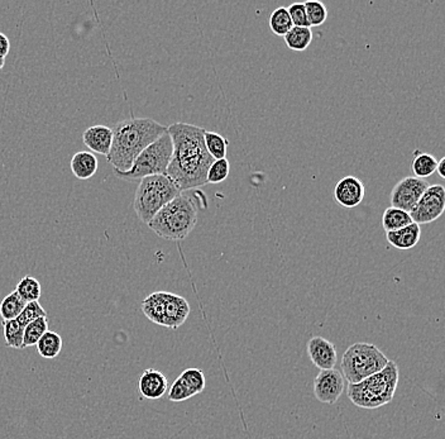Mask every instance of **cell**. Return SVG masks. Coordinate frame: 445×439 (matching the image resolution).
<instances>
[{"mask_svg": "<svg viewBox=\"0 0 445 439\" xmlns=\"http://www.w3.org/2000/svg\"><path fill=\"white\" fill-rule=\"evenodd\" d=\"M201 127L189 123H174L167 127L172 141V157L166 175L181 193L206 185V175L214 159L209 154Z\"/></svg>", "mask_w": 445, "mask_h": 439, "instance_id": "6da1fadb", "label": "cell"}, {"mask_svg": "<svg viewBox=\"0 0 445 439\" xmlns=\"http://www.w3.org/2000/svg\"><path fill=\"white\" fill-rule=\"evenodd\" d=\"M113 142L107 159L114 171H128L137 156L167 132V127L152 118H130L112 128Z\"/></svg>", "mask_w": 445, "mask_h": 439, "instance_id": "7a4b0ae2", "label": "cell"}, {"mask_svg": "<svg viewBox=\"0 0 445 439\" xmlns=\"http://www.w3.org/2000/svg\"><path fill=\"white\" fill-rule=\"evenodd\" d=\"M197 223V201L192 195L181 193L158 211L147 226L161 238L182 240L192 233Z\"/></svg>", "mask_w": 445, "mask_h": 439, "instance_id": "3957f363", "label": "cell"}, {"mask_svg": "<svg viewBox=\"0 0 445 439\" xmlns=\"http://www.w3.org/2000/svg\"><path fill=\"white\" fill-rule=\"evenodd\" d=\"M399 379V366L394 361H389L386 367L377 374L367 377L358 384H350L347 393L355 406L363 409H377L394 400Z\"/></svg>", "mask_w": 445, "mask_h": 439, "instance_id": "277c9868", "label": "cell"}, {"mask_svg": "<svg viewBox=\"0 0 445 439\" xmlns=\"http://www.w3.org/2000/svg\"><path fill=\"white\" fill-rule=\"evenodd\" d=\"M180 194V190L167 175L143 177L135 191L133 206L142 222L148 224L158 211Z\"/></svg>", "mask_w": 445, "mask_h": 439, "instance_id": "5b68a950", "label": "cell"}, {"mask_svg": "<svg viewBox=\"0 0 445 439\" xmlns=\"http://www.w3.org/2000/svg\"><path fill=\"white\" fill-rule=\"evenodd\" d=\"M147 319L169 329H179L190 315V304L184 297L169 291H156L142 302Z\"/></svg>", "mask_w": 445, "mask_h": 439, "instance_id": "8992f818", "label": "cell"}, {"mask_svg": "<svg viewBox=\"0 0 445 439\" xmlns=\"http://www.w3.org/2000/svg\"><path fill=\"white\" fill-rule=\"evenodd\" d=\"M389 359L371 343H355L342 357V375L350 384H358L383 370Z\"/></svg>", "mask_w": 445, "mask_h": 439, "instance_id": "52a82bcc", "label": "cell"}, {"mask_svg": "<svg viewBox=\"0 0 445 439\" xmlns=\"http://www.w3.org/2000/svg\"><path fill=\"white\" fill-rule=\"evenodd\" d=\"M172 141L169 133L166 132L157 141L150 144L137 156L133 165L128 171L115 172V176L133 181L142 180L143 177L155 176V175H166L169 161L172 157Z\"/></svg>", "mask_w": 445, "mask_h": 439, "instance_id": "ba28073f", "label": "cell"}, {"mask_svg": "<svg viewBox=\"0 0 445 439\" xmlns=\"http://www.w3.org/2000/svg\"><path fill=\"white\" fill-rule=\"evenodd\" d=\"M445 211V188L440 184L429 185L425 193L410 213L412 222L429 224L443 216Z\"/></svg>", "mask_w": 445, "mask_h": 439, "instance_id": "9c48e42d", "label": "cell"}, {"mask_svg": "<svg viewBox=\"0 0 445 439\" xmlns=\"http://www.w3.org/2000/svg\"><path fill=\"white\" fill-rule=\"evenodd\" d=\"M429 188V183L415 176L405 177L394 185L391 193V204L394 208L412 213L422 195Z\"/></svg>", "mask_w": 445, "mask_h": 439, "instance_id": "30bf717a", "label": "cell"}, {"mask_svg": "<svg viewBox=\"0 0 445 439\" xmlns=\"http://www.w3.org/2000/svg\"><path fill=\"white\" fill-rule=\"evenodd\" d=\"M343 390L344 377L337 369L321 370L314 381V395L323 404H335Z\"/></svg>", "mask_w": 445, "mask_h": 439, "instance_id": "8fae6325", "label": "cell"}, {"mask_svg": "<svg viewBox=\"0 0 445 439\" xmlns=\"http://www.w3.org/2000/svg\"><path fill=\"white\" fill-rule=\"evenodd\" d=\"M366 195L365 184L355 176H345L334 188V199L343 208L360 206Z\"/></svg>", "mask_w": 445, "mask_h": 439, "instance_id": "7c38bea8", "label": "cell"}, {"mask_svg": "<svg viewBox=\"0 0 445 439\" xmlns=\"http://www.w3.org/2000/svg\"><path fill=\"white\" fill-rule=\"evenodd\" d=\"M308 354L319 370H332L337 365V347L324 337H313L308 343Z\"/></svg>", "mask_w": 445, "mask_h": 439, "instance_id": "4fadbf2b", "label": "cell"}, {"mask_svg": "<svg viewBox=\"0 0 445 439\" xmlns=\"http://www.w3.org/2000/svg\"><path fill=\"white\" fill-rule=\"evenodd\" d=\"M169 390V380L164 372L147 369L138 379V391L145 399H161Z\"/></svg>", "mask_w": 445, "mask_h": 439, "instance_id": "5bb4252c", "label": "cell"}, {"mask_svg": "<svg viewBox=\"0 0 445 439\" xmlns=\"http://www.w3.org/2000/svg\"><path fill=\"white\" fill-rule=\"evenodd\" d=\"M83 141L85 146L93 152L108 156L113 142V131L107 126H93L84 132Z\"/></svg>", "mask_w": 445, "mask_h": 439, "instance_id": "9a60e30c", "label": "cell"}, {"mask_svg": "<svg viewBox=\"0 0 445 439\" xmlns=\"http://www.w3.org/2000/svg\"><path fill=\"white\" fill-rule=\"evenodd\" d=\"M422 237V228L417 223H412L405 228L386 233L389 245L397 250H412L419 243Z\"/></svg>", "mask_w": 445, "mask_h": 439, "instance_id": "2e32d148", "label": "cell"}, {"mask_svg": "<svg viewBox=\"0 0 445 439\" xmlns=\"http://www.w3.org/2000/svg\"><path fill=\"white\" fill-rule=\"evenodd\" d=\"M71 171L73 176L80 180H88L98 171V159L94 154L88 151H80L73 154L71 160Z\"/></svg>", "mask_w": 445, "mask_h": 439, "instance_id": "e0dca14e", "label": "cell"}, {"mask_svg": "<svg viewBox=\"0 0 445 439\" xmlns=\"http://www.w3.org/2000/svg\"><path fill=\"white\" fill-rule=\"evenodd\" d=\"M63 338L56 332L47 331L36 344L37 352L42 359H53L58 357L63 349Z\"/></svg>", "mask_w": 445, "mask_h": 439, "instance_id": "ac0fdd59", "label": "cell"}, {"mask_svg": "<svg viewBox=\"0 0 445 439\" xmlns=\"http://www.w3.org/2000/svg\"><path fill=\"white\" fill-rule=\"evenodd\" d=\"M412 219L410 217V213L401 211L394 206L387 208L382 216V227L386 233L389 232H394L399 229L405 228L407 226L412 224Z\"/></svg>", "mask_w": 445, "mask_h": 439, "instance_id": "d6986e66", "label": "cell"}, {"mask_svg": "<svg viewBox=\"0 0 445 439\" xmlns=\"http://www.w3.org/2000/svg\"><path fill=\"white\" fill-rule=\"evenodd\" d=\"M283 40L291 51L303 52L310 46L313 31L309 27H293L283 36Z\"/></svg>", "mask_w": 445, "mask_h": 439, "instance_id": "ffe728a7", "label": "cell"}, {"mask_svg": "<svg viewBox=\"0 0 445 439\" xmlns=\"http://www.w3.org/2000/svg\"><path fill=\"white\" fill-rule=\"evenodd\" d=\"M16 291L26 304L40 302V297L42 295V286H41L40 281L34 279L33 276H24L18 282Z\"/></svg>", "mask_w": 445, "mask_h": 439, "instance_id": "44dd1931", "label": "cell"}, {"mask_svg": "<svg viewBox=\"0 0 445 439\" xmlns=\"http://www.w3.org/2000/svg\"><path fill=\"white\" fill-rule=\"evenodd\" d=\"M27 304L23 302L21 297L18 295L17 291H11L8 294L1 302H0V317L3 322L13 320L17 318L19 314L22 313L23 309Z\"/></svg>", "mask_w": 445, "mask_h": 439, "instance_id": "7402d4cb", "label": "cell"}, {"mask_svg": "<svg viewBox=\"0 0 445 439\" xmlns=\"http://www.w3.org/2000/svg\"><path fill=\"white\" fill-rule=\"evenodd\" d=\"M438 160L433 154H417L414 156L412 162V170L417 179L425 180L426 177L431 176L436 171Z\"/></svg>", "mask_w": 445, "mask_h": 439, "instance_id": "603a6c76", "label": "cell"}, {"mask_svg": "<svg viewBox=\"0 0 445 439\" xmlns=\"http://www.w3.org/2000/svg\"><path fill=\"white\" fill-rule=\"evenodd\" d=\"M48 331V318L47 317H41L31 322L26 328H24V334H23V348L33 347L40 341L41 337Z\"/></svg>", "mask_w": 445, "mask_h": 439, "instance_id": "cb8c5ba5", "label": "cell"}, {"mask_svg": "<svg viewBox=\"0 0 445 439\" xmlns=\"http://www.w3.org/2000/svg\"><path fill=\"white\" fill-rule=\"evenodd\" d=\"M204 141H205V147L208 149L209 154L214 160L226 159V149H228V139L226 137H223L216 132H208L205 129Z\"/></svg>", "mask_w": 445, "mask_h": 439, "instance_id": "d4e9b609", "label": "cell"}, {"mask_svg": "<svg viewBox=\"0 0 445 439\" xmlns=\"http://www.w3.org/2000/svg\"><path fill=\"white\" fill-rule=\"evenodd\" d=\"M3 329L6 347L23 349L24 327L17 319H13L3 322Z\"/></svg>", "mask_w": 445, "mask_h": 439, "instance_id": "484cf974", "label": "cell"}, {"mask_svg": "<svg viewBox=\"0 0 445 439\" xmlns=\"http://www.w3.org/2000/svg\"><path fill=\"white\" fill-rule=\"evenodd\" d=\"M293 24L291 18L288 16V8L280 6L276 11L271 13L270 28L276 36H283L293 28Z\"/></svg>", "mask_w": 445, "mask_h": 439, "instance_id": "4316f807", "label": "cell"}, {"mask_svg": "<svg viewBox=\"0 0 445 439\" xmlns=\"http://www.w3.org/2000/svg\"><path fill=\"white\" fill-rule=\"evenodd\" d=\"M306 17L310 27H319L325 23L328 18L327 6L319 0H310L304 3Z\"/></svg>", "mask_w": 445, "mask_h": 439, "instance_id": "83f0119b", "label": "cell"}, {"mask_svg": "<svg viewBox=\"0 0 445 439\" xmlns=\"http://www.w3.org/2000/svg\"><path fill=\"white\" fill-rule=\"evenodd\" d=\"M179 377L185 382L187 388L192 390L194 396L203 393L204 388L206 386L205 375H204L203 370H200V369H187Z\"/></svg>", "mask_w": 445, "mask_h": 439, "instance_id": "f1b7e54d", "label": "cell"}, {"mask_svg": "<svg viewBox=\"0 0 445 439\" xmlns=\"http://www.w3.org/2000/svg\"><path fill=\"white\" fill-rule=\"evenodd\" d=\"M229 171H231V167H229V161L226 160V157L221 160H215L209 167L206 184H220L226 181Z\"/></svg>", "mask_w": 445, "mask_h": 439, "instance_id": "f546056e", "label": "cell"}, {"mask_svg": "<svg viewBox=\"0 0 445 439\" xmlns=\"http://www.w3.org/2000/svg\"><path fill=\"white\" fill-rule=\"evenodd\" d=\"M41 317H47V312L41 305L40 302H28L23 309L22 313L19 314L16 319L26 328L31 322H33Z\"/></svg>", "mask_w": 445, "mask_h": 439, "instance_id": "4dcf8cb0", "label": "cell"}, {"mask_svg": "<svg viewBox=\"0 0 445 439\" xmlns=\"http://www.w3.org/2000/svg\"><path fill=\"white\" fill-rule=\"evenodd\" d=\"M167 391H169L167 399L172 403H181V401H185V400L190 399L194 396L192 390L187 388L185 382L182 381L180 377L176 379Z\"/></svg>", "mask_w": 445, "mask_h": 439, "instance_id": "1f68e13d", "label": "cell"}, {"mask_svg": "<svg viewBox=\"0 0 445 439\" xmlns=\"http://www.w3.org/2000/svg\"><path fill=\"white\" fill-rule=\"evenodd\" d=\"M288 16L291 18L293 27H309L304 3H293L288 8Z\"/></svg>", "mask_w": 445, "mask_h": 439, "instance_id": "d6a6232c", "label": "cell"}, {"mask_svg": "<svg viewBox=\"0 0 445 439\" xmlns=\"http://www.w3.org/2000/svg\"><path fill=\"white\" fill-rule=\"evenodd\" d=\"M11 50V42L4 33L0 32V58H6Z\"/></svg>", "mask_w": 445, "mask_h": 439, "instance_id": "836d02e7", "label": "cell"}, {"mask_svg": "<svg viewBox=\"0 0 445 439\" xmlns=\"http://www.w3.org/2000/svg\"><path fill=\"white\" fill-rule=\"evenodd\" d=\"M436 172L439 174L440 177H443V179H444L445 177V157H443V159H440V160L438 161V165H436Z\"/></svg>", "mask_w": 445, "mask_h": 439, "instance_id": "e575fe53", "label": "cell"}, {"mask_svg": "<svg viewBox=\"0 0 445 439\" xmlns=\"http://www.w3.org/2000/svg\"><path fill=\"white\" fill-rule=\"evenodd\" d=\"M4 65H6V58H0V70L4 68Z\"/></svg>", "mask_w": 445, "mask_h": 439, "instance_id": "d590c367", "label": "cell"}]
</instances>
